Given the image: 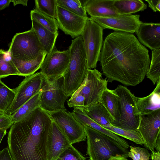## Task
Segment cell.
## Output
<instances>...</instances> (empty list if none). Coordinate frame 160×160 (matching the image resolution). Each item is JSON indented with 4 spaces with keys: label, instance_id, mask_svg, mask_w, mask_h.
Masks as SVG:
<instances>
[{
    "label": "cell",
    "instance_id": "e0dca14e",
    "mask_svg": "<svg viewBox=\"0 0 160 160\" xmlns=\"http://www.w3.org/2000/svg\"><path fill=\"white\" fill-rule=\"evenodd\" d=\"M136 33L140 43L152 50L160 48V23L142 22Z\"/></svg>",
    "mask_w": 160,
    "mask_h": 160
},
{
    "label": "cell",
    "instance_id": "1f68e13d",
    "mask_svg": "<svg viewBox=\"0 0 160 160\" xmlns=\"http://www.w3.org/2000/svg\"><path fill=\"white\" fill-rule=\"evenodd\" d=\"M113 133L125 138L137 144L142 145L143 141L138 131L125 130L111 125L103 127Z\"/></svg>",
    "mask_w": 160,
    "mask_h": 160
},
{
    "label": "cell",
    "instance_id": "8992f818",
    "mask_svg": "<svg viewBox=\"0 0 160 160\" xmlns=\"http://www.w3.org/2000/svg\"><path fill=\"white\" fill-rule=\"evenodd\" d=\"M113 91L118 97L120 116L112 125L125 130L138 131L141 115L136 105V97L121 85Z\"/></svg>",
    "mask_w": 160,
    "mask_h": 160
},
{
    "label": "cell",
    "instance_id": "8d00e7d4",
    "mask_svg": "<svg viewBox=\"0 0 160 160\" xmlns=\"http://www.w3.org/2000/svg\"><path fill=\"white\" fill-rule=\"evenodd\" d=\"M13 123L11 115L0 113V129L7 130Z\"/></svg>",
    "mask_w": 160,
    "mask_h": 160
},
{
    "label": "cell",
    "instance_id": "836d02e7",
    "mask_svg": "<svg viewBox=\"0 0 160 160\" xmlns=\"http://www.w3.org/2000/svg\"><path fill=\"white\" fill-rule=\"evenodd\" d=\"M130 150L128 153V157L133 160H149L150 154L147 148L130 146Z\"/></svg>",
    "mask_w": 160,
    "mask_h": 160
},
{
    "label": "cell",
    "instance_id": "ee69618b",
    "mask_svg": "<svg viewBox=\"0 0 160 160\" xmlns=\"http://www.w3.org/2000/svg\"><path fill=\"white\" fill-rule=\"evenodd\" d=\"M7 133V130L4 129H0V144L3 138Z\"/></svg>",
    "mask_w": 160,
    "mask_h": 160
},
{
    "label": "cell",
    "instance_id": "ffe728a7",
    "mask_svg": "<svg viewBox=\"0 0 160 160\" xmlns=\"http://www.w3.org/2000/svg\"><path fill=\"white\" fill-rule=\"evenodd\" d=\"M136 103L140 115L150 113L160 109V80L153 91L147 96L136 97Z\"/></svg>",
    "mask_w": 160,
    "mask_h": 160
},
{
    "label": "cell",
    "instance_id": "cb8c5ba5",
    "mask_svg": "<svg viewBox=\"0 0 160 160\" xmlns=\"http://www.w3.org/2000/svg\"><path fill=\"white\" fill-rule=\"evenodd\" d=\"M100 102L112 117L114 120L113 122L116 121L120 116L119 100L117 95L113 90L107 88L102 93Z\"/></svg>",
    "mask_w": 160,
    "mask_h": 160
},
{
    "label": "cell",
    "instance_id": "f35d334b",
    "mask_svg": "<svg viewBox=\"0 0 160 160\" xmlns=\"http://www.w3.org/2000/svg\"><path fill=\"white\" fill-rule=\"evenodd\" d=\"M0 160H13L8 148H6L0 151Z\"/></svg>",
    "mask_w": 160,
    "mask_h": 160
},
{
    "label": "cell",
    "instance_id": "7c38bea8",
    "mask_svg": "<svg viewBox=\"0 0 160 160\" xmlns=\"http://www.w3.org/2000/svg\"><path fill=\"white\" fill-rule=\"evenodd\" d=\"M69 61V49L60 51L55 46L46 55L42 64L40 72L46 79H56L63 75L68 67Z\"/></svg>",
    "mask_w": 160,
    "mask_h": 160
},
{
    "label": "cell",
    "instance_id": "e575fe53",
    "mask_svg": "<svg viewBox=\"0 0 160 160\" xmlns=\"http://www.w3.org/2000/svg\"><path fill=\"white\" fill-rule=\"evenodd\" d=\"M55 160H86L85 158L71 145Z\"/></svg>",
    "mask_w": 160,
    "mask_h": 160
},
{
    "label": "cell",
    "instance_id": "3957f363",
    "mask_svg": "<svg viewBox=\"0 0 160 160\" xmlns=\"http://www.w3.org/2000/svg\"><path fill=\"white\" fill-rule=\"evenodd\" d=\"M69 49V63L63 75L64 92L68 97H71L80 87L88 69L87 56L81 36L72 41Z\"/></svg>",
    "mask_w": 160,
    "mask_h": 160
},
{
    "label": "cell",
    "instance_id": "ba28073f",
    "mask_svg": "<svg viewBox=\"0 0 160 160\" xmlns=\"http://www.w3.org/2000/svg\"><path fill=\"white\" fill-rule=\"evenodd\" d=\"M102 28L91 18H88L81 34L85 51L88 69L97 67L102 46Z\"/></svg>",
    "mask_w": 160,
    "mask_h": 160
},
{
    "label": "cell",
    "instance_id": "f546056e",
    "mask_svg": "<svg viewBox=\"0 0 160 160\" xmlns=\"http://www.w3.org/2000/svg\"><path fill=\"white\" fill-rule=\"evenodd\" d=\"M57 5L81 17L88 18L85 8L79 0H56Z\"/></svg>",
    "mask_w": 160,
    "mask_h": 160
},
{
    "label": "cell",
    "instance_id": "5b68a950",
    "mask_svg": "<svg viewBox=\"0 0 160 160\" xmlns=\"http://www.w3.org/2000/svg\"><path fill=\"white\" fill-rule=\"evenodd\" d=\"M8 52L13 64L36 59L44 52L32 28L17 33L12 39Z\"/></svg>",
    "mask_w": 160,
    "mask_h": 160
},
{
    "label": "cell",
    "instance_id": "7bdbcfd3",
    "mask_svg": "<svg viewBox=\"0 0 160 160\" xmlns=\"http://www.w3.org/2000/svg\"><path fill=\"white\" fill-rule=\"evenodd\" d=\"M108 160H128L127 158L120 155L111 157Z\"/></svg>",
    "mask_w": 160,
    "mask_h": 160
},
{
    "label": "cell",
    "instance_id": "6da1fadb",
    "mask_svg": "<svg viewBox=\"0 0 160 160\" xmlns=\"http://www.w3.org/2000/svg\"><path fill=\"white\" fill-rule=\"evenodd\" d=\"M109 82L135 86L142 82L150 61L147 49L132 33L115 32L104 41L99 59Z\"/></svg>",
    "mask_w": 160,
    "mask_h": 160
},
{
    "label": "cell",
    "instance_id": "30bf717a",
    "mask_svg": "<svg viewBox=\"0 0 160 160\" xmlns=\"http://www.w3.org/2000/svg\"><path fill=\"white\" fill-rule=\"evenodd\" d=\"M49 113L71 144L86 140L84 126L66 108Z\"/></svg>",
    "mask_w": 160,
    "mask_h": 160
},
{
    "label": "cell",
    "instance_id": "277c9868",
    "mask_svg": "<svg viewBox=\"0 0 160 160\" xmlns=\"http://www.w3.org/2000/svg\"><path fill=\"white\" fill-rule=\"evenodd\" d=\"M87 153L90 160H108L120 155L128 158V149L110 137L88 126H84Z\"/></svg>",
    "mask_w": 160,
    "mask_h": 160
},
{
    "label": "cell",
    "instance_id": "ac0fdd59",
    "mask_svg": "<svg viewBox=\"0 0 160 160\" xmlns=\"http://www.w3.org/2000/svg\"><path fill=\"white\" fill-rule=\"evenodd\" d=\"M114 0H87L83 1V5L87 12L92 17H114L121 14L114 8Z\"/></svg>",
    "mask_w": 160,
    "mask_h": 160
},
{
    "label": "cell",
    "instance_id": "4316f807",
    "mask_svg": "<svg viewBox=\"0 0 160 160\" xmlns=\"http://www.w3.org/2000/svg\"><path fill=\"white\" fill-rule=\"evenodd\" d=\"M31 19L39 23L42 26L52 32L56 34L58 33V26L56 19L34 9L31 11Z\"/></svg>",
    "mask_w": 160,
    "mask_h": 160
},
{
    "label": "cell",
    "instance_id": "f1b7e54d",
    "mask_svg": "<svg viewBox=\"0 0 160 160\" xmlns=\"http://www.w3.org/2000/svg\"><path fill=\"white\" fill-rule=\"evenodd\" d=\"M15 93L3 83L0 79V113H5L12 105Z\"/></svg>",
    "mask_w": 160,
    "mask_h": 160
},
{
    "label": "cell",
    "instance_id": "d6a6232c",
    "mask_svg": "<svg viewBox=\"0 0 160 160\" xmlns=\"http://www.w3.org/2000/svg\"><path fill=\"white\" fill-rule=\"evenodd\" d=\"M35 9L51 17L56 18V0H35Z\"/></svg>",
    "mask_w": 160,
    "mask_h": 160
},
{
    "label": "cell",
    "instance_id": "d590c367",
    "mask_svg": "<svg viewBox=\"0 0 160 160\" xmlns=\"http://www.w3.org/2000/svg\"><path fill=\"white\" fill-rule=\"evenodd\" d=\"M84 101L85 98L83 95L74 93L67 102L69 108H83L84 107Z\"/></svg>",
    "mask_w": 160,
    "mask_h": 160
},
{
    "label": "cell",
    "instance_id": "5bb4252c",
    "mask_svg": "<svg viewBox=\"0 0 160 160\" xmlns=\"http://www.w3.org/2000/svg\"><path fill=\"white\" fill-rule=\"evenodd\" d=\"M93 20L103 29H112L117 32L130 33L136 32L142 22L140 20V15L121 14L114 17H92Z\"/></svg>",
    "mask_w": 160,
    "mask_h": 160
},
{
    "label": "cell",
    "instance_id": "4fadbf2b",
    "mask_svg": "<svg viewBox=\"0 0 160 160\" xmlns=\"http://www.w3.org/2000/svg\"><path fill=\"white\" fill-rule=\"evenodd\" d=\"M160 109L148 114L140 115L138 131L146 148L155 151L156 142L160 135Z\"/></svg>",
    "mask_w": 160,
    "mask_h": 160
},
{
    "label": "cell",
    "instance_id": "52a82bcc",
    "mask_svg": "<svg viewBox=\"0 0 160 160\" xmlns=\"http://www.w3.org/2000/svg\"><path fill=\"white\" fill-rule=\"evenodd\" d=\"M68 98L64 92L63 75L52 80L43 78L39 98L40 108L48 113L65 109L64 103Z\"/></svg>",
    "mask_w": 160,
    "mask_h": 160
},
{
    "label": "cell",
    "instance_id": "7402d4cb",
    "mask_svg": "<svg viewBox=\"0 0 160 160\" xmlns=\"http://www.w3.org/2000/svg\"><path fill=\"white\" fill-rule=\"evenodd\" d=\"M32 28L35 32L42 47L44 52L49 53L55 46V43L58 33H54L36 21L31 19Z\"/></svg>",
    "mask_w": 160,
    "mask_h": 160
},
{
    "label": "cell",
    "instance_id": "603a6c76",
    "mask_svg": "<svg viewBox=\"0 0 160 160\" xmlns=\"http://www.w3.org/2000/svg\"><path fill=\"white\" fill-rule=\"evenodd\" d=\"M113 6L121 14H131L143 11L147 8V5L141 0H114Z\"/></svg>",
    "mask_w": 160,
    "mask_h": 160
},
{
    "label": "cell",
    "instance_id": "2e32d148",
    "mask_svg": "<svg viewBox=\"0 0 160 160\" xmlns=\"http://www.w3.org/2000/svg\"><path fill=\"white\" fill-rule=\"evenodd\" d=\"M67 138L53 121L48 142V160H55L71 145Z\"/></svg>",
    "mask_w": 160,
    "mask_h": 160
},
{
    "label": "cell",
    "instance_id": "d4e9b609",
    "mask_svg": "<svg viewBox=\"0 0 160 160\" xmlns=\"http://www.w3.org/2000/svg\"><path fill=\"white\" fill-rule=\"evenodd\" d=\"M46 54L43 52L35 59L23 62L14 64L19 73V76L26 77L33 74L40 68Z\"/></svg>",
    "mask_w": 160,
    "mask_h": 160
},
{
    "label": "cell",
    "instance_id": "9c48e42d",
    "mask_svg": "<svg viewBox=\"0 0 160 160\" xmlns=\"http://www.w3.org/2000/svg\"><path fill=\"white\" fill-rule=\"evenodd\" d=\"M102 75V73L95 68L88 69L82 83L74 92L84 97V107L100 102L103 92L107 88L108 81L106 78H103Z\"/></svg>",
    "mask_w": 160,
    "mask_h": 160
},
{
    "label": "cell",
    "instance_id": "7a4b0ae2",
    "mask_svg": "<svg viewBox=\"0 0 160 160\" xmlns=\"http://www.w3.org/2000/svg\"><path fill=\"white\" fill-rule=\"evenodd\" d=\"M53 120L40 107L14 122L8 133V142L13 160H48L49 137Z\"/></svg>",
    "mask_w": 160,
    "mask_h": 160
},
{
    "label": "cell",
    "instance_id": "4dcf8cb0",
    "mask_svg": "<svg viewBox=\"0 0 160 160\" xmlns=\"http://www.w3.org/2000/svg\"><path fill=\"white\" fill-rule=\"evenodd\" d=\"M6 52L0 49V79L19 73L11 60L5 58Z\"/></svg>",
    "mask_w": 160,
    "mask_h": 160
},
{
    "label": "cell",
    "instance_id": "d6986e66",
    "mask_svg": "<svg viewBox=\"0 0 160 160\" xmlns=\"http://www.w3.org/2000/svg\"><path fill=\"white\" fill-rule=\"evenodd\" d=\"M74 108L72 112V115L83 126H89L110 137L126 149L129 147L126 141L96 122L87 115L82 108Z\"/></svg>",
    "mask_w": 160,
    "mask_h": 160
},
{
    "label": "cell",
    "instance_id": "60d3db41",
    "mask_svg": "<svg viewBox=\"0 0 160 160\" xmlns=\"http://www.w3.org/2000/svg\"><path fill=\"white\" fill-rule=\"evenodd\" d=\"M152 160H160V152L155 151L152 152L150 154Z\"/></svg>",
    "mask_w": 160,
    "mask_h": 160
},
{
    "label": "cell",
    "instance_id": "8fae6325",
    "mask_svg": "<svg viewBox=\"0 0 160 160\" xmlns=\"http://www.w3.org/2000/svg\"><path fill=\"white\" fill-rule=\"evenodd\" d=\"M43 77L40 72L27 76L13 90L15 93L14 100L5 113L12 115L22 105L40 90Z\"/></svg>",
    "mask_w": 160,
    "mask_h": 160
},
{
    "label": "cell",
    "instance_id": "83f0119b",
    "mask_svg": "<svg viewBox=\"0 0 160 160\" xmlns=\"http://www.w3.org/2000/svg\"><path fill=\"white\" fill-rule=\"evenodd\" d=\"M152 51L151 61L146 76L155 85L160 80V48Z\"/></svg>",
    "mask_w": 160,
    "mask_h": 160
},
{
    "label": "cell",
    "instance_id": "ab89813d",
    "mask_svg": "<svg viewBox=\"0 0 160 160\" xmlns=\"http://www.w3.org/2000/svg\"><path fill=\"white\" fill-rule=\"evenodd\" d=\"M11 2V0H0V11L8 7Z\"/></svg>",
    "mask_w": 160,
    "mask_h": 160
},
{
    "label": "cell",
    "instance_id": "44dd1931",
    "mask_svg": "<svg viewBox=\"0 0 160 160\" xmlns=\"http://www.w3.org/2000/svg\"><path fill=\"white\" fill-rule=\"evenodd\" d=\"M82 108L90 118L102 127L111 126L114 121L110 113L100 102Z\"/></svg>",
    "mask_w": 160,
    "mask_h": 160
},
{
    "label": "cell",
    "instance_id": "f6af8a7d",
    "mask_svg": "<svg viewBox=\"0 0 160 160\" xmlns=\"http://www.w3.org/2000/svg\"><path fill=\"white\" fill-rule=\"evenodd\" d=\"M155 148L157 150V151H159L160 152V135L158 137L157 139L156 147Z\"/></svg>",
    "mask_w": 160,
    "mask_h": 160
},
{
    "label": "cell",
    "instance_id": "b9f144b4",
    "mask_svg": "<svg viewBox=\"0 0 160 160\" xmlns=\"http://www.w3.org/2000/svg\"><path fill=\"white\" fill-rule=\"evenodd\" d=\"M28 2V0H11V2H13L14 6L21 4L24 6H27Z\"/></svg>",
    "mask_w": 160,
    "mask_h": 160
},
{
    "label": "cell",
    "instance_id": "484cf974",
    "mask_svg": "<svg viewBox=\"0 0 160 160\" xmlns=\"http://www.w3.org/2000/svg\"><path fill=\"white\" fill-rule=\"evenodd\" d=\"M40 91L11 115L14 123L22 119L32 111L39 107Z\"/></svg>",
    "mask_w": 160,
    "mask_h": 160
},
{
    "label": "cell",
    "instance_id": "74e56055",
    "mask_svg": "<svg viewBox=\"0 0 160 160\" xmlns=\"http://www.w3.org/2000/svg\"><path fill=\"white\" fill-rule=\"evenodd\" d=\"M148 3V6L153 11L156 12L160 11V0H146Z\"/></svg>",
    "mask_w": 160,
    "mask_h": 160
},
{
    "label": "cell",
    "instance_id": "9a60e30c",
    "mask_svg": "<svg viewBox=\"0 0 160 160\" xmlns=\"http://www.w3.org/2000/svg\"><path fill=\"white\" fill-rule=\"evenodd\" d=\"M87 18L81 17L56 6V19L58 28L73 38L81 35Z\"/></svg>",
    "mask_w": 160,
    "mask_h": 160
}]
</instances>
